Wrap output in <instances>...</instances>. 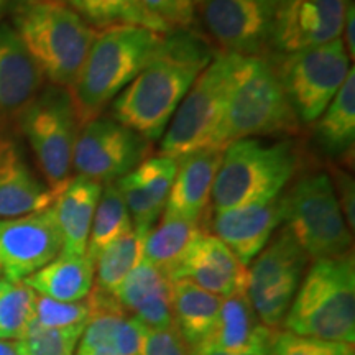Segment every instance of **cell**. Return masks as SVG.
I'll return each mask as SVG.
<instances>
[{
    "label": "cell",
    "mask_w": 355,
    "mask_h": 355,
    "mask_svg": "<svg viewBox=\"0 0 355 355\" xmlns=\"http://www.w3.org/2000/svg\"><path fill=\"white\" fill-rule=\"evenodd\" d=\"M216 53L211 40L198 30H171L152 61L110 102V117L145 140H159Z\"/></svg>",
    "instance_id": "6da1fadb"
},
{
    "label": "cell",
    "mask_w": 355,
    "mask_h": 355,
    "mask_svg": "<svg viewBox=\"0 0 355 355\" xmlns=\"http://www.w3.org/2000/svg\"><path fill=\"white\" fill-rule=\"evenodd\" d=\"M304 168L296 137L275 141L242 139L222 152L211 193L209 212L270 202L283 194Z\"/></svg>",
    "instance_id": "7a4b0ae2"
},
{
    "label": "cell",
    "mask_w": 355,
    "mask_h": 355,
    "mask_svg": "<svg viewBox=\"0 0 355 355\" xmlns=\"http://www.w3.org/2000/svg\"><path fill=\"white\" fill-rule=\"evenodd\" d=\"M301 123L293 112L268 56L230 55L225 109L216 148L232 141L266 137H298Z\"/></svg>",
    "instance_id": "3957f363"
},
{
    "label": "cell",
    "mask_w": 355,
    "mask_h": 355,
    "mask_svg": "<svg viewBox=\"0 0 355 355\" xmlns=\"http://www.w3.org/2000/svg\"><path fill=\"white\" fill-rule=\"evenodd\" d=\"M163 40L165 35L133 25H114L97 32L76 83L69 87L81 125L102 115L152 61Z\"/></svg>",
    "instance_id": "277c9868"
},
{
    "label": "cell",
    "mask_w": 355,
    "mask_h": 355,
    "mask_svg": "<svg viewBox=\"0 0 355 355\" xmlns=\"http://www.w3.org/2000/svg\"><path fill=\"white\" fill-rule=\"evenodd\" d=\"M12 28L43 78L66 89L76 83L97 35L60 0H15Z\"/></svg>",
    "instance_id": "5b68a950"
},
{
    "label": "cell",
    "mask_w": 355,
    "mask_h": 355,
    "mask_svg": "<svg viewBox=\"0 0 355 355\" xmlns=\"http://www.w3.org/2000/svg\"><path fill=\"white\" fill-rule=\"evenodd\" d=\"M286 331L304 337L354 344L355 261L354 254L314 260L290 306Z\"/></svg>",
    "instance_id": "8992f818"
},
{
    "label": "cell",
    "mask_w": 355,
    "mask_h": 355,
    "mask_svg": "<svg viewBox=\"0 0 355 355\" xmlns=\"http://www.w3.org/2000/svg\"><path fill=\"white\" fill-rule=\"evenodd\" d=\"M282 199L283 222L309 260L337 259L352 252V230L340 211L329 173L303 168Z\"/></svg>",
    "instance_id": "52a82bcc"
},
{
    "label": "cell",
    "mask_w": 355,
    "mask_h": 355,
    "mask_svg": "<svg viewBox=\"0 0 355 355\" xmlns=\"http://www.w3.org/2000/svg\"><path fill=\"white\" fill-rule=\"evenodd\" d=\"M17 127L32 148L44 183L56 198L73 178L74 145L81 128L69 89L53 84L43 87L20 115Z\"/></svg>",
    "instance_id": "ba28073f"
},
{
    "label": "cell",
    "mask_w": 355,
    "mask_h": 355,
    "mask_svg": "<svg viewBox=\"0 0 355 355\" xmlns=\"http://www.w3.org/2000/svg\"><path fill=\"white\" fill-rule=\"evenodd\" d=\"M266 56L301 125L321 117L354 68L340 38L288 55Z\"/></svg>",
    "instance_id": "9c48e42d"
},
{
    "label": "cell",
    "mask_w": 355,
    "mask_h": 355,
    "mask_svg": "<svg viewBox=\"0 0 355 355\" xmlns=\"http://www.w3.org/2000/svg\"><path fill=\"white\" fill-rule=\"evenodd\" d=\"M229 69L230 55L217 51L178 105L162 137V157L176 159L201 148H216L224 117Z\"/></svg>",
    "instance_id": "30bf717a"
},
{
    "label": "cell",
    "mask_w": 355,
    "mask_h": 355,
    "mask_svg": "<svg viewBox=\"0 0 355 355\" xmlns=\"http://www.w3.org/2000/svg\"><path fill=\"white\" fill-rule=\"evenodd\" d=\"M308 265L309 257L286 225L278 229L248 270L247 296L261 324L282 326Z\"/></svg>",
    "instance_id": "8fae6325"
},
{
    "label": "cell",
    "mask_w": 355,
    "mask_h": 355,
    "mask_svg": "<svg viewBox=\"0 0 355 355\" xmlns=\"http://www.w3.org/2000/svg\"><path fill=\"white\" fill-rule=\"evenodd\" d=\"M152 141L110 115H99L79 128L73 153V171L78 176L104 184L135 170L148 158Z\"/></svg>",
    "instance_id": "7c38bea8"
},
{
    "label": "cell",
    "mask_w": 355,
    "mask_h": 355,
    "mask_svg": "<svg viewBox=\"0 0 355 355\" xmlns=\"http://www.w3.org/2000/svg\"><path fill=\"white\" fill-rule=\"evenodd\" d=\"M277 0H199L206 37L217 51L239 56H266Z\"/></svg>",
    "instance_id": "4fadbf2b"
},
{
    "label": "cell",
    "mask_w": 355,
    "mask_h": 355,
    "mask_svg": "<svg viewBox=\"0 0 355 355\" xmlns=\"http://www.w3.org/2000/svg\"><path fill=\"white\" fill-rule=\"evenodd\" d=\"M63 239L53 207L0 219V278L21 282L61 254Z\"/></svg>",
    "instance_id": "5bb4252c"
},
{
    "label": "cell",
    "mask_w": 355,
    "mask_h": 355,
    "mask_svg": "<svg viewBox=\"0 0 355 355\" xmlns=\"http://www.w3.org/2000/svg\"><path fill=\"white\" fill-rule=\"evenodd\" d=\"M347 6L349 0H277L270 53L288 55L340 38Z\"/></svg>",
    "instance_id": "9a60e30c"
},
{
    "label": "cell",
    "mask_w": 355,
    "mask_h": 355,
    "mask_svg": "<svg viewBox=\"0 0 355 355\" xmlns=\"http://www.w3.org/2000/svg\"><path fill=\"white\" fill-rule=\"evenodd\" d=\"M207 229L248 266L285 220L282 196L270 202L206 214Z\"/></svg>",
    "instance_id": "2e32d148"
},
{
    "label": "cell",
    "mask_w": 355,
    "mask_h": 355,
    "mask_svg": "<svg viewBox=\"0 0 355 355\" xmlns=\"http://www.w3.org/2000/svg\"><path fill=\"white\" fill-rule=\"evenodd\" d=\"M181 278L212 295L229 298L247 293L248 268L224 242L206 232L189 247L171 275V282Z\"/></svg>",
    "instance_id": "e0dca14e"
},
{
    "label": "cell",
    "mask_w": 355,
    "mask_h": 355,
    "mask_svg": "<svg viewBox=\"0 0 355 355\" xmlns=\"http://www.w3.org/2000/svg\"><path fill=\"white\" fill-rule=\"evenodd\" d=\"M55 196L10 130H0V219L50 207Z\"/></svg>",
    "instance_id": "ac0fdd59"
},
{
    "label": "cell",
    "mask_w": 355,
    "mask_h": 355,
    "mask_svg": "<svg viewBox=\"0 0 355 355\" xmlns=\"http://www.w3.org/2000/svg\"><path fill=\"white\" fill-rule=\"evenodd\" d=\"M44 87L38 66L10 24L0 21V130H10Z\"/></svg>",
    "instance_id": "d6986e66"
},
{
    "label": "cell",
    "mask_w": 355,
    "mask_h": 355,
    "mask_svg": "<svg viewBox=\"0 0 355 355\" xmlns=\"http://www.w3.org/2000/svg\"><path fill=\"white\" fill-rule=\"evenodd\" d=\"M224 150L201 148L176 158V175L165 204V217L202 222Z\"/></svg>",
    "instance_id": "ffe728a7"
},
{
    "label": "cell",
    "mask_w": 355,
    "mask_h": 355,
    "mask_svg": "<svg viewBox=\"0 0 355 355\" xmlns=\"http://www.w3.org/2000/svg\"><path fill=\"white\" fill-rule=\"evenodd\" d=\"M115 300L148 329H173L171 279L157 266L141 261L115 291Z\"/></svg>",
    "instance_id": "44dd1931"
},
{
    "label": "cell",
    "mask_w": 355,
    "mask_h": 355,
    "mask_svg": "<svg viewBox=\"0 0 355 355\" xmlns=\"http://www.w3.org/2000/svg\"><path fill=\"white\" fill-rule=\"evenodd\" d=\"M101 193V183L76 175L56 194L51 207L63 239V255H86L89 232Z\"/></svg>",
    "instance_id": "7402d4cb"
},
{
    "label": "cell",
    "mask_w": 355,
    "mask_h": 355,
    "mask_svg": "<svg viewBox=\"0 0 355 355\" xmlns=\"http://www.w3.org/2000/svg\"><path fill=\"white\" fill-rule=\"evenodd\" d=\"M175 329L191 349L209 343L219 321L222 298L189 279L171 282Z\"/></svg>",
    "instance_id": "603a6c76"
},
{
    "label": "cell",
    "mask_w": 355,
    "mask_h": 355,
    "mask_svg": "<svg viewBox=\"0 0 355 355\" xmlns=\"http://www.w3.org/2000/svg\"><path fill=\"white\" fill-rule=\"evenodd\" d=\"M314 140L322 155L347 165L354 158L355 144V71L350 69L339 92L314 125Z\"/></svg>",
    "instance_id": "cb8c5ba5"
},
{
    "label": "cell",
    "mask_w": 355,
    "mask_h": 355,
    "mask_svg": "<svg viewBox=\"0 0 355 355\" xmlns=\"http://www.w3.org/2000/svg\"><path fill=\"white\" fill-rule=\"evenodd\" d=\"M278 331L270 329L260 322L252 308L247 293L222 298L219 321L209 343L225 352H245V350L273 344Z\"/></svg>",
    "instance_id": "d4e9b609"
},
{
    "label": "cell",
    "mask_w": 355,
    "mask_h": 355,
    "mask_svg": "<svg viewBox=\"0 0 355 355\" xmlns=\"http://www.w3.org/2000/svg\"><path fill=\"white\" fill-rule=\"evenodd\" d=\"M94 261L86 255H63L30 275L24 282L37 295L56 301H84L94 286Z\"/></svg>",
    "instance_id": "484cf974"
},
{
    "label": "cell",
    "mask_w": 355,
    "mask_h": 355,
    "mask_svg": "<svg viewBox=\"0 0 355 355\" xmlns=\"http://www.w3.org/2000/svg\"><path fill=\"white\" fill-rule=\"evenodd\" d=\"M202 234H206L202 222L162 216V220L146 234L144 260L157 266L171 279L186 252Z\"/></svg>",
    "instance_id": "4316f807"
},
{
    "label": "cell",
    "mask_w": 355,
    "mask_h": 355,
    "mask_svg": "<svg viewBox=\"0 0 355 355\" xmlns=\"http://www.w3.org/2000/svg\"><path fill=\"white\" fill-rule=\"evenodd\" d=\"M69 6L81 19L99 30L114 25H133L168 35L171 28L145 8L140 0H60Z\"/></svg>",
    "instance_id": "83f0119b"
},
{
    "label": "cell",
    "mask_w": 355,
    "mask_h": 355,
    "mask_svg": "<svg viewBox=\"0 0 355 355\" xmlns=\"http://www.w3.org/2000/svg\"><path fill=\"white\" fill-rule=\"evenodd\" d=\"M148 230L133 227L114 241L96 259L94 288L105 295H115L133 268L144 261V247Z\"/></svg>",
    "instance_id": "f1b7e54d"
},
{
    "label": "cell",
    "mask_w": 355,
    "mask_h": 355,
    "mask_svg": "<svg viewBox=\"0 0 355 355\" xmlns=\"http://www.w3.org/2000/svg\"><path fill=\"white\" fill-rule=\"evenodd\" d=\"M133 222L115 181L102 184L86 247V257L96 263L97 255L119 237L130 232Z\"/></svg>",
    "instance_id": "f546056e"
},
{
    "label": "cell",
    "mask_w": 355,
    "mask_h": 355,
    "mask_svg": "<svg viewBox=\"0 0 355 355\" xmlns=\"http://www.w3.org/2000/svg\"><path fill=\"white\" fill-rule=\"evenodd\" d=\"M37 293L26 283L0 278V339L20 340L33 322Z\"/></svg>",
    "instance_id": "4dcf8cb0"
},
{
    "label": "cell",
    "mask_w": 355,
    "mask_h": 355,
    "mask_svg": "<svg viewBox=\"0 0 355 355\" xmlns=\"http://www.w3.org/2000/svg\"><path fill=\"white\" fill-rule=\"evenodd\" d=\"M141 193L152 201L159 211H165V204L176 175V159L170 157H150L144 159L135 170L128 173Z\"/></svg>",
    "instance_id": "1f68e13d"
},
{
    "label": "cell",
    "mask_w": 355,
    "mask_h": 355,
    "mask_svg": "<svg viewBox=\"0 0 355 355\" xmlns=\"http://www.w3.org/2000/svg\"><path fill=\"white\" fill-rule=\"evenodd\" d=\"M84 327L44 329L32 326L19 340L20 355H74Z\"/></svg>",
    "instance_id": "d6a6232c"
},
{
    "label": "cell",
    "mask_w": 355,
    "mask_h": 355,
    "mask_svg": "<svg viewBox=\"0 0 355 355\" xmlns=\"http://www.w3.org/2000/svg\"><path fill=\"white\" fill-rule=\"evenodd\" d=\"M89 316H91V308L87 300L66 303V301H56L37 295L32 326L44 327V329H68V327L86 326Z\"/></svg>",
    "instance_id": "836d02e7"
},
{
    "label": "cell",
    "mask_w": 355,
    "mask_h": 355,
    "mask_svg": "<svg viewBox=\"0 0 355 355\" xmlns=\"http://www.w3.org/2000/svg\"><path fill=\"white\" fill-rule=\"evenodd\" d=\"M270 355H355L354 344L304 337L293 332H278Z\"/></svg>",
    "instance_id": "e575fe53"
},
{
    "label": "cell",
    "mask_w": 355,
    "mask_h": 355,
    "mask_svg": "<svg viewBox=\"0 0 355 355\" xmlns=\"http://www.w3.org/2000/svg\"><path fill=\"white\" fill-rule=\"evenodd\" d=\"M153 15L175 28H193L198 20L196 0H140Z\"/></svg>",
    "instance_id": "d590c367"
},
{
    "label": "cell",
    "mask_w": 355,
    "mask_h": 355,
    "mask_svg": "<svg viewBox=\"0 0 355 355\" xmlns=\"http://www.w3.org/2000/svg\"><path fill=\"white\" fill-rule=\"evenodd\" d=\"M141 355H193L183 337L173 329H148Z\"/></svg>",
    "instance_id": "8d00e7d4"
},
{
    "label": "cell",
    "mask_w": 355,
    "mask_h": 355,
    "mask_svg": "<svg viewBox=\"0 0 355 355\" xmlns=\"http://www.w3.org/2000/svg\"><path fill=\"white\" fill-rule=\"evenodd\" d=\"M331 181L334 186L337 201H339L340 211H343L344 219L347 222L349 229L355 227V184L354 178L347 170L339 168V165H332Z\"/></svg>",
    "instance_id": "74e56055"
},
{
    "label": "cell",
    "mask_w": 355,
    "mask_h": 355,
    "mask_svg": "<svg viewBox=\"0 0 355 355\" xmlns=\"http://www.w3.org/2000/svg\"><path fill=\"white\" fill-rule=\"evenodd\" d=\"M355 8L354 3L349 2L347 10H345V17H344V26H343V33H340V40H343L345 51L350 58V61H354L355 58Z\"/></svg>",
    "instance_id": "f35d334b"
},
{
    "label": "cell",
    "mask_w": 355,
    "mask_h": 355,
    "mask_svg": "<svg viewBox=\"0 0 355 355\" xmlns=\"http://www.w3.org/2000/svg\"><path fill=\"white\" fill-rule=\"evenodd\" d=\"M272 347H273V344H270V345H261V347L245 350V352L234 354V352H225V350L217 349L211 344H202V345H199V347L191 349V354L193 355H270L272 354Z\"/></svg>",
    "instance_id": "ab89813d"
},
{
    "label": "cell",
    "mask_w": 355,
    "mask_h": 355,
    "mask_svg": "<svg viewBox=\"0 0 355 355\" xmlns=\"http://www.w3.org/2000/svg\"><path fill=\"white\" fill-rule=\"evenodd\" d=\"M0 355H20L19 340L0 339Z\"/></svg>",
    "instance_id": "60d3db41"
},
{
    "label": "cell",
    "mask_w": 355,
    "mask_h": 355,
    "mask_svg": "<svg viewBox=\"0 0 355 355\" xmlns=\"http://www.w3.org/2000/svg\"><path fill=\"white\" fill-rule=\"evenodd\" d=\"M74 355H110V354H105V352H92V350H78Z\"/></svg>",
    "instance_id": "b9f144b4"
},
{
    "label": "cell",
    "mask_w": 355,
    "mask_h": 355,
    "mask_svg": "<svg viewBox=\"0 0 355 355\" xmlns=\"http://www.w3.org/2000/svg\"><path fill=\"white\" fill-rule=\"evenodd\" d=\"M7 2H8V0H0V13H2V10H3V8H6V6H7Z\"/></svg>",
    "instance_id": "7bdbcfd3"
},
{
    "label": "cell",
    "mask_w": 355,
    "mask_h": 355,
    "mask_svg": "<svg viewBox=\"0 0 355 355\" xmlns=\"http://www.w3.org/2000/svg\"><path fill=\"white\" fill-rule=\"evenodd\" d=\"M196 3H199V0H196Z\"/></svg>",
    "instance_id": "ee69618b"
}]
</instances>
